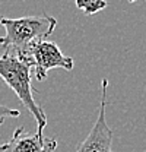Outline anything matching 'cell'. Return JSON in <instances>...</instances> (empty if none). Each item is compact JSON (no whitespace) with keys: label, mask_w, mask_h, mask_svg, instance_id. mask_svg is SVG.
Returning <instances> with one entry per match:
<instances>
[{"label":"cell","mask_w":146,"mask_h":152,"mask_svg":"<svg viewBox=\"0 0 146 152\" xmlns=\"http://www.w3.org/2000/svg\"><path fill=\"white\" fill-rule=\"evenodd\" d=\"M76 7L80 9L85 15H95L107 7L105 0H74Z\"/></svg>","instance_id":"8992f818"},{"label":"cell","mask_w":146,"mask_h":152,"mask_svg":"<svg viewBox=\"0 0 146 152\" xmlns=\"http://www.w3.org/2000/svg\"><path fill=\"white\" fill-rule=\"evenodd\" d=\"M0 23L4 28V35L0 37V45L4 47V51L19 54L32 44L50 37L57 25V19L42 13L18 19L1 18Z\"/></svg>","instance_id":"7a4b0ae2"},{"label":"cell","mask_w":146,"mask_h":152,"mask_svg":"<svg viewBox=\"0 0 146 152\" xmlns=\"http://www.w3.org/2000/svg\"><path fill=\"white\" fill-rule=\"evenodd\" d=\"M19 115H20L19 110H15V108H9V107H6V105L0 104V126L3 124L4 118H7V117L16 118V117H19Z\"/></svg>","instance_id":"52a82bcc"},{"label":"cell","mask_w":146,"mask_h":152,"mask_svg":"<svg viewBox=\"0 0 146 152\" xmlns=\"http://www.w3.org/2000/svg\"><path fill=\"white\" fill-rule=\"evenodd\" d=\"M57 140L44 133H28L25 127H18L12 139L0 146V152H54Z\"/></svg>","instance_id":"5b68a950"},{"label":"cell","mask_w":146,"mask_h":152,"mask_svg":"<svg viewBox=\"0 0 146 152\" xmlns=\"http://www.w3.org/2000/svg\"><path fill=\"white\" fill-rule=\"evenodd\" d=\"M31 66L16 54L4 51L0 57V77L16 94L26 110L36 121V133H41L47 126V114L34 98V88L31 83Z\"/></svg>","instance_id":"6da1fadb"},{"label":"cell","mask_w":146,"mask_h":152,"mask_svg":"<svg viewBox=\"0 0 146 152\" xmlns=\"http://www.w3.org/2000/svg\"><path fill=\"white\" fill-rule=\"evenodd\" d=\"M15 54V53H13ZM22 60H25L32 69L38 80H44L47 77L48 70L51 69H64L67 72L73 70L74 61L70 56H64L60 47L53 41H38L28 47L25 51L16 54Z\"/></svg>","instance_id":"3957f363"},{"label":"cell","mask_w":146,"mask_h":152,"mask_svg":"<svg viewBox=\"0 0 146 152\" xmlns=\"http://www.w3.org/2000/svg\"><path fill=\"white\" fill-rule=\"evenodd\" d=\"M107 89H108V80L102 79V94H101V105L99 114L96 117L95 124L92 126L91 132L82 140V143L77 146L76 152H112V129L108 126L105 118V105H107Z\"/></svg>","instance_id":"277c9868"},{"label":"cell","mask_w":146,"mask_h":152,"mask_svg":"<svg viewBox=\"0 0 146 152\" xmlns=\"http://www.w3.org/2000/svg\"><path fill=\"white\" fill-rule=\"evenodd\" d=\"M134 1H136V0H128V3H134Z\"/></svg>","instance_id":"ba28073f"}]
</instances>
